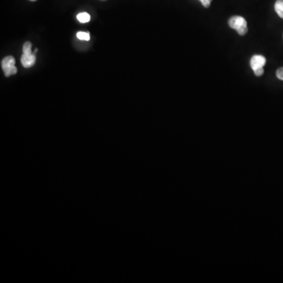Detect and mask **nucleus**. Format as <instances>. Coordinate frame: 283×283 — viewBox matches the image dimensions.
I'll return each instance as SVG.
<instances>
[{
	"label": "nucleus",
	"mask_w": 283,
	"mask_h": 283,
	"mask_svg": "<svg viewBox=\"0 0 283 283\" xmlns=\"http://www.w3.org/2000/svg\"><path fill=\"white\" fill-rule=\"evenodd\" d=\"M229 26L238 32L240 36H245L248 32L246 19L241 16H233L228 21Z\"/></svg>",
	"instance_id": "f257e3e1"
},
{
	"label": "nucleus",
	"mask_w": 283,
	"mask_h": 283,
	"mask_svg": "<svg viewBox=\"0 0 283 283\" xmlns=\"http://www.w3.org/2000/svg\"><path fill=\"white\" fill-rule=\"evenodd\" d=\"M1 66L6 77L17 74V69L15 66V59L13 56L4 58L1 62Z\"/></svg>",
	"instance_id": "f03ea898"
},
{
	"label": "nucleus",
	"mask_w": 283,
	"mask_h": 283,
	"mask_svg": "<svg viewBox=\"0 0 283 283\" xmlns=\"http://www.w3.org/2000/svg\"><path fill=\"white\" fill-rule=\"evenodd\" d=\"M265 64H266V58L262 55H254L252 57L251 60H250V66L253 71L260 70V69H264Z\"/></svg>",
	"instance_id": "7ed1b4c3"
},
{
	"label": "nucleus",
	"mask_w": 283,
	"mask_h": 283,
	"mask_svg": "<svg viewBox=\"0 0 283 283\" xmlns=\"http://www.w3.org/2000/svg\"><path fill=\"white\" fill-rule=\"evenodd\" d=\"M21 62L22 66L26 69L32 67L36 63V56L35 54H31V55H26L23 54L21 58Z\"/></svg>",
	"instance_id": "20e7f679"
},
{
	"label": "nucleus",
	"mask_w": 283,
	"mask_h": 283,
	"mask_svg": "<svg viewBox=\"0 0 283 283\" xmlns=\"http://www.w3.org/2000/svg\"><path fill=\"white\" fill-rule=\"evenodd\" d=\"M275 9L278 15L283 19V0H277L275 4Z\"/></svg>",
	"instance_id": "39448f33"
},
{
	"label": "nucleus",
	"mask_w": 283,
	"mask_h": 283,
	"mask_svg": "<svg viewBox=\"0 0 283 283\" xmlns=\"http://www.w3.org/2000/svg\"><path fill=\"white\" fill-rule=\"evenodd\" d=\"M77 20L81 23L89 22L91 20L90 14H89L88 13H85V12L79 13V14L77 15Z\"/></svg>",
	"instance_id": "423d86ee"
},
{
	"label": "nucleus",
	"mask_w": 283,
	"mask_h": 283,
	"mask_svg": "<svg viewBox=\"0 0 283 283\" xmlns=\"http://www.w3.org/2000/svg\"><path fill=\"white\" fill-rule=\"evenodd\" d=\"M23 54H26V55L33 54L32 52V43L30 42L24 43V46H23Z\"/></svg>",
	"instance_id": "0eeeda50"
},
{
	"label": "nucleus",
	"mask_w": 283,
	"mask_h": 283,
	"mask_svg": "<svg viewBox=\"0 0 283 283\" xmlns=\"http://www.w3.org/2000/svg\"><path fill=\"white\" fill-rule=\"evenodd\" d=\"M77 38L81 40H85V41H89V40H90V35H89V32H77Z\"/></svg>",
	"instance_id": "6e6552de"
},
{
	"label": "nucleus",
	"mask_w": 283,
	"mask_h": 283,
	"mask_svg": "<svg viewBox=\"0 0 283 283\" xmlns=\"http://www.w3.org/2000/svg\"><path fill=\"white\" fill-rule=\"evenodd\" d=\"M276 77H278V79L283 81V68H280V69L276 71Z\"/></svg>",
	"instance_id": "1a4fd4ad"
},
{
	"label": "nucleus",
	"mask_w": 283,
	"mask_h": 283,
	"mask_svg": "<svg viewBox=\"0 0 283 283\" xmlns=\"http://www.w3.org/2000/svg\"><path fill=\"white\" fill-rule=\"evenodd\" d=\"M199 1L201 2L204 7L208 8L210 6L212 0H199Z\"/></svg>",
	"instance_id": "9d476101"
},
{
	"label": "nucleus",
	"mask_w": 283,
	"mask_h": 283,
	"mask_svg": "<svg viewBox=\"0 0 283 283\" xmlns=\"http://www.w3.org/2000/svg\"><path fill=\"white\" fill-rule=\"evenodd\" d=\"M32 2H36V0H30Z\"/></svg>",
	"instance_id": "9b49d317"
},
{
	"label": "nucleus",
	"mask_w": 283,
	"mask_h": 283,
	"mask_svg": "<svg viewBox=\"0 0 283 283\" xmlns=\"http://www.w3.org/2000/svg\"><path fill=\"white\" fill-rule=\"evenodd\" d=\"M101 1H106V0H101Z\"/></svg>",
	"instance_id": "f8f14e48"
}]
</instances>
